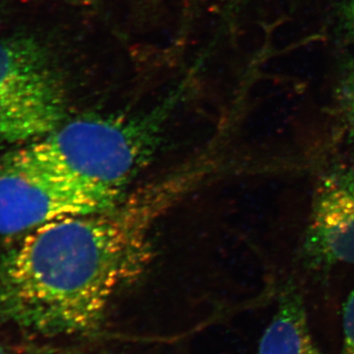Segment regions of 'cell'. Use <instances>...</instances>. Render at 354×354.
Masks as SVG:
<instances>
[{"instance_id": "5", "label": "cell", "mask_w": 354, "mask_h": 354, "mask_svg": "<svg viewBox=\"0 0 354 354\" xmlns=\"http://www.w3.org/2000/svg\"><path fill=\"white\" fill-rule=\"evenodd\" d=\"M307 250L320 263L354 264V181L324 179L317 190L307 234Z\"/></svg>"}, {"instance_id": "12", "label": "cell", "mask_w": 354, "mask_h": 354, "mask_svg": "<svg viewBox=\"0 0 354 354\" xmlns=\"http://www.w3.org/2000/svg\"><path fill=\"white\" fill-rule=\"evenodd\" d=\"M83 1H87V0H83Z\"/></svg>"}, {"instance_id": "9", "label": "cell", "mask_w": 354, "mask_h": 354, "mask_svg": "<svg viewBox=\"0 0 354 354\" xmlns=\"http://www.w3.org/2000/svg\"><path fill=\"white\" fill-rule=\"evenodd\" d=\"M344 19L346 29L354 37V0H348L344 7Z\"/></svg>"}, {"instance_id": "1", "label": "cell", "mask_w": 354, "mask_h": 354, "mask_svg": "<svg viewBox=\"0 0 354 354\" xmlns=\"http://www.w3.org/2000/svg\"><path fill=\"white\" fill-rule=\"evenodd\" d=\"M203 172L190 165L108 209L28 232L0 253V318L39 337L99 329L114 295L150 264L158 221Z\"/></svg>"}, {"instance_id": "7", "label": "cell", "mask_w": 354, "mask_h": 354, "mask_svg": "<svg viewBox=\"0 0 354 354\" xmlns=\"http://www.w3.org/2000/svg\"><path fill=\"white\" fill-rule=\"evenodd\" d=\"M344 344L342 354H354V290L346 299L342 313Z\"/></svg>"}, {"instance_id": "6", "label": "cell", "mask_w": 354, "mask_h": 354, "mask_svg": "<svg viewBox=\"0 0 354 354\" xmlns=\"http://www.w3.org/2000/svg\"><path fill=\"white\" fill-rule=\"evenodd\" d=\"M256 354H324L310 332L304 298L295 288L281 295Z\"/></svg>"}, {"instance_id": "8", "label": "cell", "mask_w": 354, "mask_h": 354, "mask_svg": "<svg viewBox=\"0 0 354 354\" xmlns=\"http://www.w3.org/2000/svg\"><path fill=\"white\" fill-rule=\"evenodd\" d=\"M342 91H344V102L348 109L349 120L354 127V62L349 67L344 78Z\"/></svg>"}, {"instance_id": "10", "label": "cell", "mask_w": 354, "mask_h": 354, "mask_svg": "<svg viewBox=\"0 0 354 354\" xmlns=\"http://www.w3.org/2000/svg\"><path fill=\"white\" fill-rule=\"evenodd\" d=\"M31 354H74L68 351H59V349H41V351H34Z\"/></svg>"}, {"instance_id": "3", "label": "cell", "mask_w": 354, "mask_h": 354, "mask_svg": "<svg viewBox=\"0 0 354 354\" xmlns=\"http://www.w3.org/2000/svg\"><path fill=\"white\" fill-rule=\"evenodd\" d=\"M125 195L51 171L17 150L0 160V235L27 234L57 218L108 209Z\"/></svg>"}, {"instance_id": "2", "label": "cell", "mask_w": 354, "mask_h": 354, "mask_svg": "<svg viewBox=\"0 0 354 354\" xmlns=\"http://www.w3.org/2000/svg\"><path fill=\"white\" fill-rule=\"evenodd\" d=\"M185 85L147 113L93 114L64 120L19 152L51 171L97 185L124 190L149 162L162 123Z\"/></svg>"}, {"instance_id": "4", "label": "cell", "mask_w": 354, "mask_h": 354, "mask_svg": "<svg viewBox=\"0 0 354 354\" xmlns=\"http://www.w3.org/2000/svg\"><path fill=\"white\" fill-rule=\"evenodd\" d=\"M66 120L64 84L41 44L24 36L0 39L1 141L32 143Z\"/></svg>"}, {"instance_id": "11", "label": "cell", "mask_w": 354, "mask_h": 354, "mask_svg": "<svg viewBox=\"0 0 354 354\" xmlns=\"http://www.w3.org/2000/svg\"><path fill=\"white\" fill-rule=\"evenodd\" d=\"M0 354H9L8 351L1 342H0Z\"/></svg>"}]
</instances>
